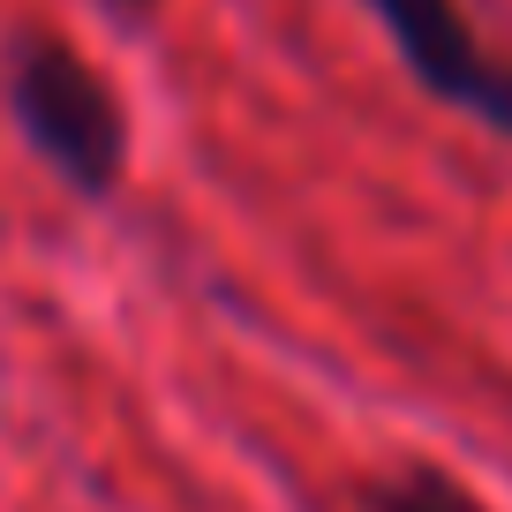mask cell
<instances>
[{
	"label": "cell",
	"instance_id": "3957f363",
	"mask_svg": "<svg viewBox=\"0 0 512 512\" xmlns=\"http://www.w3.org/2000/svg\"><path fill=\"white\" fill-rule=\"evenodd\" d=\"M369 512H490V505H482L460 475H445V467L400 460L392 475L369 482Z\"/></svg>",
	"mask_w": 512,
	"mask_h": 512
},
{
	"label": "cell",
	"instance_id": "277c9868",
	"mask_svg": "<svg viewBox=\"0 0 512 512\" xmlns=\"http://www.w3.org/2000/svg\"><path fill=\"white\" fill-rule=\"evenodd\" d=\"M106 8H121V16H144V8H159V0H106Z\"/></svg>",
	"mask_w": 512,
	"mask_h": 512
},
{
	"label": "cell",
	"instance_id": "7a4b0ae2",
	"mask_svg": "<svg viewBox=\"0 0 512 512\" xmlns=\"http://www.w3.org/2000/svg\"><path fill=\"white\" fill-rule=\"evenodd\" d=\"M377 31L392 38V53L407 61V76L430 98L475 113L482 128H497L512 144V61H497L475 38V23L460 16V0H362Z\"/></svg>",
	"mask_w": 512,
	"mask_h": 512
},
{
	"label": "cell",
	"instance_id": "6da1fadb",
	"mask_svg": "<svg viewBox=\"0 0 512 512\" xmlns=\"http://www.w3.org/2000/svg\"><path fill=\"white\" fill-rule=\"evenodd\" d=\"M0 98L16 113L23 144L53 166L68 196L83 204H113L128 189V106L106 83V68L76 46V38L23 23L0 46Z\"/></svg>",
	"mask_w": 512,
	"mask_h": 512
}]
</instances>
